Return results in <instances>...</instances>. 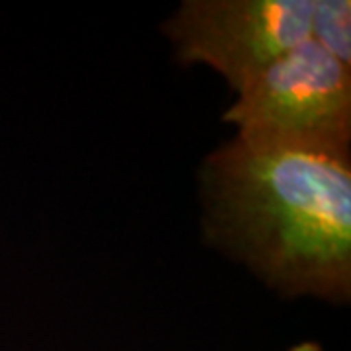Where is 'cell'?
<instances>
[{
  "instance_id": "cell-1",
  "label": "cell",
  "mask_w": 351,
  "mask_h": 351,
  "mask_svg": "<svg viewBox=\"0 0 351 351\" xmlns=\"http://www.w3.org/2000/svg\"><path fill=\"white\" fill-rule=\"evenodd\" d=\"M209 230L287 295L351 291L350 152L237 137L203 168Z\"/></svg>"
},
{
  "instance_id": "cell-2",
  "label": "cell",
  "mask_w": 351,
  "mask_h": 351,
  "mask_svg": "<svg viewBox=\"0 0 351 351\" xmlns=\"http://www.w3.org/2000/svg\"><path fill=\"white\" fill-rule=\"evenodd\" d=\"M237 96L223 119L240 137L350 152L351 66L313 39L250 76Z\"/></svg>"
},
{
  "instance_id": "cell-3",
  "label": "cell",
  "mask_w": 351,
  "mask_h": 351,
  "mask_svg": "<svg viewBox=\"0 0 351 351\" xmlns=\"http://www.w3.org/2000/svg\"><path fill=\"white\" fill-rule=\"evenodd\" d=\"M313 8L314 0H189L164 29L184 63L211 66L237 92L311 39Z\"/></svg>"
},
{
  "instance_id": "cell-4",
  "label": "cell",
  "mask_w": 351,
  "mask_h": 351,
  "mask_svg": "<svg viewBox=\"0 0 351 351\" xmlns=\"http://www.w3.org/2000/svg\"><path fill=\"white\" fill-rule=\"evenodd\" d=\"M311 39L351 66V2L314 0Z\"/></svg>"
},
{
  "instance_id": "cell-5",
  "label": "cell",
  "mask_w": 351,
  "mask_h": 351,
  "mask_svg": "<svg viewBox=\"0 0 351 351\" xmlns=\"http://www.w3.org/2000/svg\"><path fill=\"white\" fill-rule=\"evenodd\" d=\"M287 351H322V348H320L316 341H301V343L293 346V348Z\"/></svg>"
}]
</instances>
